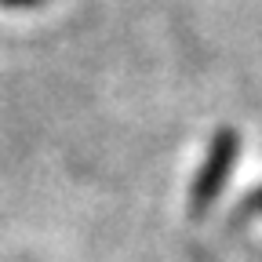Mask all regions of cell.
Returning a JSON list of instances; mask_svg holds the SVG:
<instances>
[{
    "mask_svg": "<svg viewBox=\"0 0 262 262\" xmlns=\"http://www.w3.org/2000/svg\"><path fill=\"white\" fill-rule=\"evenodd\" d=\"M251 215H262V186H255L244 201L237 204V211L229 215V226H241V222H248Z\"/></svg>",
    "mask_w": 262,
    "mask_h": 262,
    "instance_id": "obj_2",
    "label": "cell"
},
{
    "mask_svg": "<svg viewBox=\"0 0 262 262\" xmlns=\"http://www.w3.org/2000/svg\"><path fill=\"white\" fill-rule=\"evenodd\" d=\"M40 4L44 0H0V8H15V11L18 8H40Z\"/></svg>",
    "mask_w": 262,
    "mask_h": 262,
    "instance_id": "obj_3",
    "label": "cell"
},
{
    "mask_svg": "<svg viewBox=\"0 0 262 262\" xmlns=\"http://www.w3.org/2000/svg\"><path fill=\"white\" fill-rule=\"evenodd\" d=\"M237 160H241V131H233V127L215 131V139L208 142V153L201 160V168H196V175L189 182V215L193 219H201V215L211 211V204L222 196L229 175H233Z\"/></svg>",
    "mask_w": 262,
    "mask_h": 262,
    "instance_id": "obj_1",
    "label": "cell"
}]
</instances>
